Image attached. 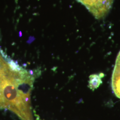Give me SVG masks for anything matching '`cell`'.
<instances>
[{
  "label": "cell",
  "mask_w": 120,
  "mask_h": 120,
  "mask_svg": "<svg viewBox=\"0 0 120 120\" xmlns=\"http://www.w3.org/2000/svg\"><path fill=\"white\" fill-rule=\"evenodd\" d=\"M34 75L12 61L0 75V108L7 109L22 120H33L30 95Z\"/></svg>",
  "instance_id": "cell-1"
},
{
  "label": "cell",
  "mask_w": 120,
  "mask_h": 120,
  "mask_svg": "<svg viewBox=\"0 0 120 120\" xmlns=\"http://www.w3.org/2000/svg\"><path fill=\"white\" fill-rule=\"evenodd\" d=\"M112 87L116 97L120 99V51L116 59L112 77Z\"/></svg>",
  "instance_id": "cell-2"
}]
</instances>
